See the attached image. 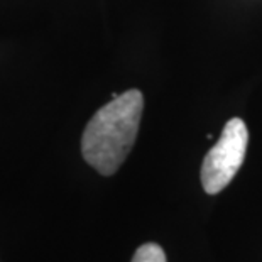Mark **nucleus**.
<instances>
[{
  "mask_svg": "<svg viewBox=\"0 0 262 262\" xmlns=\"http://www.w3.org/2000/svg\"><path fill=\"white\" fill-rule=\"evenodd\" d=\"M144 97L129 90L103 105L92 117L81 137V154L100 174L112 176L120 168L136 142Z\"/></svg>",
  "mask_w": 262,
  "mask_h": 262,
  "instance_id": "obj_1",
  "label": "nucleus"
},
{
  "mask_svg": "<svg viewBox=\"0 0 262 262\" xmlns=\"http://www.w3.org/2000/svg\"><path fill=\"white\" fill-rule=\"evenodd\" d=\"M132 262H168V260H166V254L161 245L154 242H147L136 250Z\"/></svg>",
  "mask_w": 262,
  "mask_h": 262,
  "instance_id": "obj_3",
  "label": "nucleus"
},
{
  "mask_svg": "<svg viewBox=\"0 0 262 262\" xmlns=\"http://www.w3.org/2000/svg\"><path fill=\"white\" fill-rule=\"evenodd\" d=\"M249 144V130L242 119H230L225 124L219 142L208 150L202 164V185L208 194L227 188L241 169Z\"/></svg>",
  "mask_w": 262,
  "mask_h": 262,
  "instance_id": "obj_2",
  "label": "nucleus"
}]
</instances>
